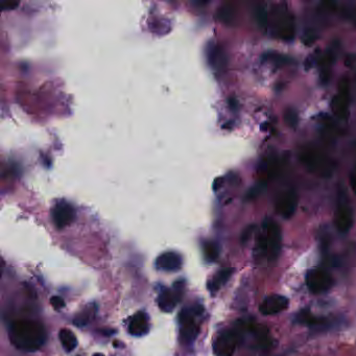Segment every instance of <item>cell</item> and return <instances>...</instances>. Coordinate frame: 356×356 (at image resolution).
<instances>
[{"label": "cell", "mask_w": 356, "mask_h": 356, "mask_svg": "<svg viewBox=\"0 0 356 356\" xmlns=\"http://www.w3.org/2000/svg\"><path fill=\"white\" fill-rule=\"evenodd\" d=\"M334 60V55L332 53V51H328L325 53L321 60V80L323 83H327L329 80V76H330V67L333 63Z\"/></svg>", "instance_id": "obj_19"}, {"label": "cell", "mask_w": 356, "mask_h": 356, "mask_svg": "<svg viewBox=\"0 0 356 356\" xmlns=\"http://www.w3.org/2000/svg\"><path fill=\"white\" fill-rule=\"evenodd\" d=\"M332 276L323 269H313L306 274V285L312 294H322L329 290L333 285Z\"/></svg>", "instance_id": "obj_4"}, {"label": "cell", "mask_w": 356, "mask_h": 356, "mask_svg": "<svg viewBox=\"0 0 356 356\" xmlns=\"http://www.w3.org/2000/svg\"><path fill=\"white\" fill-rule=\"evenodd\" d=\"M50 304L54 309H62L65 307V301L59 297V296H53L50 298Z\"/></svg>", "instance_id": "obj_26"}, {"label": "cell", "mask_w": 356, "mask_h": 356, "mask_svg": "<svg viewBox=\"0 0 356 356\" xmlns=\"http://www.w3.org/2000/svg\"><path fill=\"white\" fill-rule=\"evenodd\" d=\"M298 206V194L294 189L284 191L276 203L277 212L285 219L290 218L296 212Z\"/></svg>", "instance_id": "obj_9"}, {"label": "cell", "mask_w": 356, "mask_h": 356, "mask_svg": "<svg viewBox=\"0 0 356 356\" xmlns=\"http://www.w3.org/2000/svg\"><path fill=\"white\" fill-rule=\"evenodd\" d=\"M76 217V210L71 204L65 201L58 202L51 210V218L58 229L69 226Z\"/></svg>", "instance_id": "obj_6"}, {"label": "cell", "mask_w": 356, "mask_h": 356, "mask_svg": "<svg viewBox=\"0 0 356 356\" xmlns=\"http://www.w3.org/2000/svg\"><path fill=\"white\" fill-rule=\"evenodd\" d=\"M239 341L235 330L224 331L218 335L214 343V352L217 356H232Z\"/></svg>", "instance_id": "obj_8"}, {"label": "cell", "mask_w": 356, "mask_h": 356, "mask_svg": "<svg viewBox=\"0 0 356 356\" xmlns=\"http://www.w3.org/2000/svg\"><path fill=\"white\" fill-rule=\"evenodd\" d=\"M267 60H269L270 62H273L275 63L276 65H286V64H289L291 62V59L286 57V55H283V54H280V53H276V52H271V53H268L266 54L265 57Z\"/></svg>", "instance_id": "obj_23"}, {"label": "cell", "mask_w": 356, "mask_h": 356, "mask_svg": "<svg viewBox=\"0 0 356 356\" xmlns=\"http://www.w3.org/2000/svg\"><path fill=\"white\" fill-rule=\"evenodd\" d=\"M208 59H209L211 66H213L214 68H220L221 66H223L224 61H226L222 51L216 45H213L209 49Z\"/></svg>", "instance_id": "obj_20"}, {"label": "cell", "mask_w": 356, "mask_h": 356, "mask_svg": "<svg viewBox=\"0 0 356 356\" xmlns=\"http://www.w3.org/2000/svg\"><path fill=\"white\" fill-rule=\"evenodd\" d=\"M204 254L207 259V261L213 263L218 258L219 250L218 246L215 242L212 241H207L204 243Z\"/></svg>", "instance_id": "obj_21"}, {"label": "cell", "mask_w": 356, "mask_h": 356, "mask_svg": "<svg viewBox=\"0 0 356 356\" xmlns=\"http://www.w3.org/2000/svg\"><path fill=\"white\" fill-rule=\"evenodd\" d=\"M256 19L258 24L260 25L261 27L267 26L268 24V14L266 11L265 7H259L256 11Z\"/></svg>", "instance_id": "obj_25"}, {"label": "cell", "mask_w": 356, "mask_h": 356, "mask_svg": "<svg viewBox=\"0 0 356 356\" xmlns=\"http://www.w3.org/2000/svg\"><path fill=\"white\" fill-rule=\"evenodd\" d=\"M148 318L144 312L136 313L128 323V332L134 336H142L148 332Z\"/></svg>", "instance_id": "obj_14"}, {"label": "cell", "mask_w": 356, "mask_h": 356, "mask_svg": "<svg viewBox=\"0 0 356 356\" xmlns=\"http://www.w3.org/2000/svg\"><path fill=\"white\" fill-rule=\"evenodd\" d=\"M196 313L193 309H183L179 315V321L181 325V339L187 344L191 345L198 335V327L194 323L193 314Z\"/></svg>", "instance_id": "obj_7"}, {"label": "cell", "mask_w": 356, "mask_h": 356, "mask_svg": "<svg viewBox=\"0 0 356 356\" xmlns=\"http://www.w3.org/2000/svg\"><path fill=\"white\" fill-rule=\"evenodd\" d=\"M350 185L352 190L356 193V171L354 173H352L351 177H350Z\"/></svg>", "instance_id": "obj_28"}, {"label": "cell", "mask_w": 356, "mask_h": 356, "mask_svg": "<svg viewBox=\"0 0 356 356\" xmlns=\"http://www.w3.org/2000/svg\"><path fill=\"white\" fill-rule=\"evenodd\" d=\"M218 19L223 23H231L234 19V11L230 7H222L218 11Z\"/></svg>", "instance_id": "obj_22"}, {"label": "cell", "mask_w": 356, "mask_h": 356, "mask_svg": "<svg viewBox=\"0 0 356 356\" xmlns=\"http://www.w3.org/2000/svg\"><path fill=\"white\" fill-rule=\"evenodd\" d=\"M314 40H315L314 32L313 31H307L306 34H305V38L303 39V42L306 45H310L312 42H314Z\"/></svg>", "instance_id": "obj_27"}, {"label": "cell", "mask_w": 356, "mask_h": 356, "mask_svg": "<svg viewBox=\"0 0 356 356\" xmlns=\"http://www.w3.org/2000/svg\"><path fill=\"white\" fill-rule=\"evenodd\" d=\"M180 299L181 296H179L175 290L163 287L158 296V305L162 311L172 312Z\"/></svg>", "instance_id": "obj_13"}, {"label": "cell", "mask_w": 356, "mask_h": 356, "mask_svg": "<svg viewBox=\"0 0 356 356\" xmlns=\"http://www.w3.org/2000/svg\"><path fill=\"white\" fill-rule=\"evenodd\" d=\"M296 27L293 18H287L284 21L278 23L277 34L278 37L283 41H291L295 37Z\"/></svg>", "instance_id": "obj_17"}, {"label": "cell", "mask_w": 356, "mask_h": 356, "mask_svg": "<svg viewBox=\"0 0 356 356\" xmlns=\"http://www.w3.org/2000/svg\"><path fill=\"white\" fill-rule=\"evenodd\" d=\"M285 122L288 124L290 127H295L298 124V114L295 110L293 109H287L284 115Z\"/></svg>", "instance_id": "obj_24"}, {"label": "cell", "mask_w": 356, "mask_h": 356, "mask_svg": "<svg viewBox=\"0 0 356 356\" xmlns=\"http://www.w3.org/2000/svg\"><path fill=\"white\" fill-rule=\"evenodd\" d=\"M233 273H234V269H232V268L221 269L212 278V280L208 283V289L211 291L212 294H214L215 291H217L223 284H226L227 282H228V280L231 278Z\"/></svg>", "instance_id": "obj_16"}, {"label": "cell", "mask_w": 356, "mask_h": 356, "mask_svg": "<svg viewBox=\"0 0 356 356\" xmlns=\"http://www.w3.org/2000/svg\"><path fill=\"white\" fill-rule=\"evenodd\" d=\"M9 335L17 349L26 352L37 351L46 342L44 326L35 321L20 320L12 323Z\"/></svg>", "instance_id": "obj_1"}, {"label": "cell", "mask_w": 356, "mask_h": 356, "mask_svg": "<svg viewBox=\"0 0 356 356\" xmlns=\"http://www.w3.org/2000/svg\"><path fill=\"white\" fill-rule=\"evenodd\" d=\"M252 231H253V227H250V228H248V229L243 232V234H242V236H241V241H242V242H245L246 240L249 239L250 234L252 233Z\"/></svg>", "instance_id": "obj_29"}, {"label": "cell", "mask_w": 356, "mask_h": 356, "mask_svg": "<svg viewBox=\"0 0 356 356\" xmlns=\"http://www.w3.org/2000/svg\"><path fill=\"white\" fill-rule=\"evenodd\" d=\"M288 299L281 295H270L264 299L259 305V311L265 315L277 314L288 307Z\"/></svg>", "instance_id": "obj_11"}, {"label": "cell", "mask_w": 356, "mask_h": 356, "mask_svg": "<svg viewBox=\"0 0 356 356\" xmlns=\"http://www.w3.org/2000/svg\"><path fill=\"white\" fill-rule=\"evenodd\" d=\"M295 322L308 327H317L326 324L325 318L313 315L309 309H303L298 312L295 316Z\"/></svg>", "instance_id": "obj_15"}, {"label": "cell", "mask_w": 356, "mask_h": 356, "mask_svg": "<svg viewBox=\"0 0 356 356\" xmlns=\"http://www.w3.org/2000/svg\"><path fill=\"white\" fill-rule=\"evenodd\" d=\"M349 88H350L349 80L346 78L342 79L339 85V93L333 97V101L331 104L332 111L341 119H345L348 116L349 103H350Z\"/></svg>", "instance_id": "obj_5"}, {"label": "cell", "mask_w": 356, "mask_h": 356, "mask_svg": "<svg viewBox=\"0 0 356 356\" xmlns=\"http://www.w3.org/2000/svg\"><path fill=\"white\" fill-rule=\"evenodd\" d=\"M18 6L17 3H3L4 10H13Z\"/></svg>", "instance_id": "obj_30"}, {"label": "cell", "mask_w": 356, "mask_h": 356, "mask_svg": "<svg viewBox=\"0 0 356 356\" xmlns=\"http://www.w3.org/2000/svg\"><path fill=\"white\" fill-rule=\"evenodd\" d=\"M60 342L66 352L73 351L78 346V339L69 329H62L59 333Z\"/></svg>", "instance_id": "obj_18"}, {"label": "cell", "mask_w": 356, "mask_h": 356, "mask_svg": "<svg viewBox=\"0 0 356 356\" xmlns=\"http://www.w3.org/2000/svg\"><path fill=\"white\" fill-rule=\"evenodd\" d=\"M183 264L182 257L176 252H166L157 258L156 266L159 270L166 272H176L181 269Z\"/></svg>", "instance_id": "obj_12"}, {"label": "cell", "mask_w": 356, "mask_h": 356, "mask_svg": "<svg viewBox=\"0 0 356 356\" xmlns=\"http://www.w3.org/2000/svg\"><path fill=\"white\" fill-rule=\"evenodd\" d=\"M267 232L258 239V249L268 256L270 261H274L279 257L282 246L281 229L277 222L271 220L267 223Z\"/></svg>", "instance_id": "obj_3"}, {"label": "cell", "mask_w": 356, "mask_h": 356, "mask_svg": "<svg viewBox=\"0 0 356 356\" xmlns=\"http://www.w3.org/2000/svg\"><path fill=\"white\" fill-rule=\"evenodd\" d=\"M300 162L304 167L320 178H330L335 170V164L330 157L315 146L306 145L299 153Z\"/></svg>", "instance_id": "obj_2"}, {"label": "cell", "mask_w": 356, "mask_h": 356, "mask_svg": "<svg viewBox=\"0 0 356 356\" xmlns=\"http://www.w3.org/2000/svg\"><path fill=\"white\" fill-rule=\"evenodd\" d=\"M334 224L342 233H347L353 226V211L346 201H340L334 213Z\"/></svg>", "instance_id": "obj_10"}, {"label": "cell", "mask_w": 356, "mask_h": 356, "mask_svg": "<svg viewBox=\"0 0 356 356\" xmlns=\"http://www.w3.org/2000/svg\"><path fill=\"white\" fill-rule=\"evenodd\" d=\"M93 356H105V355L102 354V353H95Z\"/></svg>", "instance_id": "obj_31"}]
</instances>
